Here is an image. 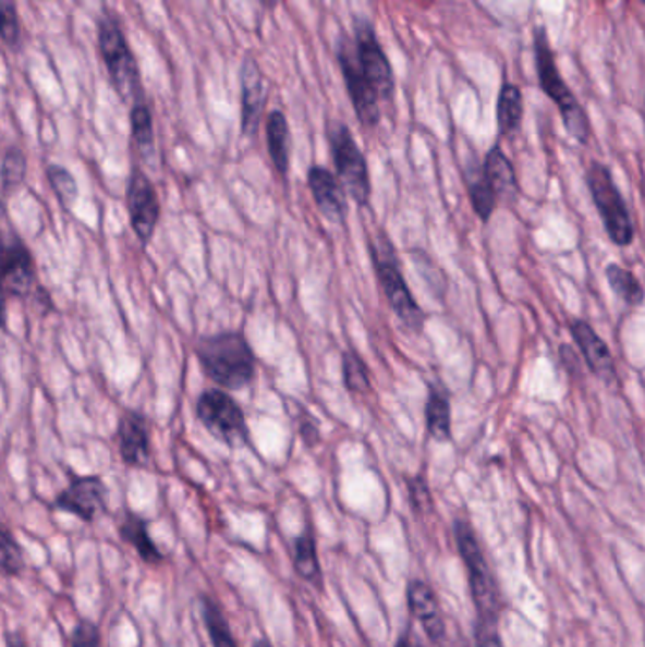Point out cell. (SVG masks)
Returning <instances> with one entry per match:
<instances>
[{
	"label": "cell",
	"instance_id": "6da1fadb",
	"mask_svg": "<svg viewBox=\"0 0 645 647\" xmlns=\"http://www.w3.org/2000/svg\"><path fill=\"white\" fill-rule=\"evenodd\" d=\"M203 371L220 389L243 390L256 377V354L241 331H220L197 341Z\"/></svg>",
	"mask_w": 645,
	"mask_h": 647
},
{
	"label": "cell",
	"instance_id": "7a4b0ae2",
	"mask_svg": "<svg viewBox=\"0 0 645 647\" xmlns=\"http://www.w3.org/2000/svg\"><path fill=\"white\" fill-rule=\"evenodd\" d=\"M369 256L374 261L375 274L379 279L380 288L385 292L390 309L394 310L395 317L402 322L405 330L411 333H421L426 315L421 309V305L416 303L413 292L403 277L402 264L395 254L392 241L380 233L375 241H369Z\"/></svg>",
	"mask_w": 645,
	"mask_h": 647
},
{
	"label": "cell",
	"instance_id": "3957f363",
	"mask_svg": "<svg viewBox=\"0 0 645 647\" xmlns=\"http://www.w3.org/2000/svg\"><path fill=\"white\" fill-rule=\"evenodd\" d=\"M534 56H536V69H538L539 86L545 95L559 107L562 122L567 127L570 137H574L580 144H587L591 138V123L587 114L581 107L575 95L568 89L567 82L560 76L555 53L549 46V38L541 27L534 30Z\"/></svg>",
	"mask_w": 645,
	"mask_h": 647
},
{
	"label": "cell",
	"instance_id": "277c9868",
	"mask_svg": "<svg viewBox=\"0 0 645 647\" xmlns=\"http://www.w3.org/2000/svg\"><path fill=\"white\" fill-rule=\"evenodd\" d=\"M99 51H101L102 63L107 66L108 80L118 97L131 105L143 99L141 72H138L135 56L131 51L120 23L115 22L112 15H102L99 20Z\"/></svg>",
	"mask_w": 645,
	"mask_h": 647
},
{
	"label": "cell",
	"instance_id": "5b68a950",
	"mask_svg": "<svg viewBox=\"0 0 645 647\" xmlns=\"http://www.w3.org/2000/svg\"><path fill=\"white\" fill-rule=\"evenodd\" d=\"M452 530H454L460 557L467 570V582H470V590L477 610V621H498L500 597L496 589L495 575L488 569L474 528L466 518H457Z\"/></svg>",
	"mask_w": 645,
	"mask_h": 647
},
{
	"label": "cell",
	"instance_id": "8992f818",
	"mask_svg": "<svg viewBox=\"0 0 645 647\" xmlns=\"http://www.w3.org/2000/svg\"><path fill=\"white\" fill-rule=\"evenodd\" d=\"M588 192L595 202L596 210L603 218L604 228L611 243L617 246H631L634 241V223L631 210L619 192L611 171L600 161H593L585 174Z\"/></svg>",
	"mask_w": 645,
	"mask_h": 647
},
{
	"label": "cell",
	"instance_id": "52a82bcc",
	"mask_svg": "<svg viewBox=\"0 0 645 647\" xmlns=\"http://www.w3.org/2000/svg\"><path fill=\"white\" fill-rule=\"evenodd\" d=\"M7 210L0 205V286L7 295L33 297L42 292L36 282L35 259L22 237L8 228Z\"/></svg>",
	"mask_w": 645,
	"mask_h": 647
},
{
	"label": "cell",
	"instance_id": "ba28073f",
	"mask_svg": "<svg viewBox=\"0 0 645 647\" xmlns=\"http://www.w3.org/2000/svg\"><path fill=\"white\" fill-rule=\"evenodd\" d=\"M195 413L208 434L226 445L235 449L251 443V431L241 405L222 389L202 392L195 403Z\"/></svg>",
	"mask_w": 645,
	"mask_h": 647
},
{
	"label": "cell",
	"instance_id": "9c48e42d",
	"mask_svg": "<svg viewBox=\"0 0 645 647\" xmlns=\"http://www.w3.org/2000/svg\"><path fill=\"white\" fill-rule=\"evenodd\" d=\"M328 141L341 186L360 207H367L372 199L369 169L364 154L352 137L351 130L344 123L331 122L328 125Z\"/></svg>",
	"mask_w": 645,
	"mask_h": 647
},
{
	"label": "cell",
	"instance_id": "30bf717a",
	"mask_svg": "<svg viewBox=\"0 0 645 647\" xmlns=\"http://www.w3.org/2000/svg\"><path fill=\"white\" fill-rule=\"evenodd\" d=\"M354 53L379 101H390L394 95V74L377 40L374 25L366 17H354Z\"/></svg>",
	"mask_w": 645,
	"mask_h": 647
},
{
	"label": "cell",
	"instance_id": "8fae6325",
	"mask_svg": "<svg viewBox=\"0 0 645 647\" xmlns=\"http://www.w3.org/2000/svg\"><path fill=\"white\" fill-rule=\"evenodd\" d=\"M338 61L354 107V114L364 127H375L380 120L379 97L360 69L354 44L349 40V36L343 35L339 38Z\"/></svg>",
	"mask_w": 645,
	"mask_h": 647
},
{
	"label": "cell",
	"instance_id": "7c38bea8",
	"mask_svg": "<svg viewBox=\"0 0 645 647\" xmlns=\"http://www.w3.org/2000/svg\"><path fill=\"white\" fill-rule=\"evenodd\" d=\"M125 205H127L131 228L135 231L136 239L144 246L150 245L156 228H158L159 216H161V203H159L156 186L138 167L131 171L130 180H127Z\"/></svg>",
	"mask_w": 645,
	"mask_h": 647
},
{
	"label": "cell",
	"instance_id": "4fadbf2b",
	"mask_svg": "<svg viewBox=\"0 0 645 647\" xmlns=\"http://www.w3.org/2000/svg\"><path fill=\"white\" fill-rule=\"evenodd\" d=\"M108 489L97 475H72L65 490H61L53 500V510L71 513L84 523H94L95 518L107 513Z\"/></svg>",
	"mask_w": 645,
	"mask_h": 647
},
{
	"label": "cell",
	"instance_id": "5bb4252c",
	"mask_svg": "<svg viewBox=\"0 0 645 647\" xmlns=\"http://www.w3.org/2000/svg\"><path fill=\"white\" fill-rule=\"evenodd\" d=\"M118 451L123 464L131 467H146L150 464V423L138 411L127 410L118 420Z\"/></svg>",
	"mask_w": 645,
	"mask_h": 647
},
{
	"label": "cell",
	"instance_id": "9a60e30c",
	"mask_svg": "<svg viewBox=\"0 0 645 647\" xmlns=\"http://www.w3.org/2000/svg\"><path fill=\"white\" fill-rule=\"evenodd\" d=\"M241 131L244 137L258 133L261 115L266 110L267 91L264 74L256 59L244 58L241 65Z\"/></svg>",
	"mask_w": 645,
	"mask_h": 647
},
{
	"label": "cell",
	"instance_id": "2e32d148",
	"mask_svg": "<svg viewBox=\"0 0 645 647\" xmlns=\"http://www.w3.org/2000/svg\"><path fill=\"white\" fill-rule=\"evenodd\" d=\"M570 333L593 375L603 379L606 384H613L617 381L616 359L611 356L610 346L606 345L595 328L585 320H572Z\"/></svg>",
	"mask_w": 645,
	"mask_h": 647
},
{
	"label": "cell",
	"instance_id": "e0dca14e",
	"mask_svg": "<svg viewBox=\"0 0 645 647\" xmlns=\"http://www.w3.org/2000/svg\"><path fill=\"white\" fill-rule=\"evenodd\" d=\"M307 182L316 207L322 212L324 218L333 223H343L349 215V203L338 176L330 173L326 167L315 166L308 169Z\"/></svg>",
	"mask_w": 645,
	"mask_h": 647
},
{
	"label": "cell",
	"instance_id": "ac0fdd59",
	"mask_svg": "<svg viewBox=\"0 0 645 647\" xmlns=\"http://www.w3.org/2000/svg\"><path fill=\"white\" fill-rule=\"evenodd\" d=\"M409 610L421 621L424 633L428 634L431 642H441L447 634L441 611H439L438 598L434 595L430 585L423 579H413L407 585Z\"/></svg>",
	"mask_w": 645,
	"mask_h": 647
},
{
	"label": "cell",
	"instance_id": "d6986e66",
	"mask_svg": "<svg viewBox=\"0 0 645 647\" xmlns=\"http://www.w3.org/2000/svg\"><path fill=\"white\" fill-rule=\"evenodd\" d=\"M118 536L127 546L135 549V553L138 554V559L144 564L159 566V564L167 562V554L151 539L150 530H148V521L143 515L135 513V511H123L122 518L118 523Z\"/></svg>",
	"mask_w": 645,
	"mask_h": 647
},
{
	"label": "cell",
	"instance_id": "ffe728a7",
	"mask_svg": "<svg viewBox=\"0 0 645 647\" xmlns=\"http://www.w3.org/2000/svg\"><path fill=\"white\" fill-rule=\"evenodd\" d=\"M483 173L487 176L488 184L495 190L496 199L513 202L519 194L515 169L511 166L510 158L503 154L500 146L490 148L483 163Z\"/></svg>",
	"mask_w": 645,
	"mask_h": 647
},
{
	"label": "cell",
	"instance_id": "44dd1931",
	"mask_svg": "<svg viewBox=\"0 0 645 647\" xmlns=\"http://www.w3.org/2000/svg\"><path fill=\"white\" fill-rule=\"evenodd\" d=\"M426 428L431 438L438 441L451 439V395L445 389L443 382H430L428 387V402H426Z\"/></svg>",
	"mask_w": 645,
	"mask_h": 647
},
{
	"label": "cell",
	"instance_id": "7402d4cb",
	"mask_svg": "<svg viewBox=\"0 0 645 647\" xmlns=\"http://www.w3.org/2000/svg\"><path fill=\"white\" fill-rule=\"evenodd\" d=\"M267 150L271 156L272 166L284 179L290 169V127H288L287 115L280 110H272L267 115L266 123Z\"/></svg>",
	"mask_w": 645,
	"mask_h": 647
},
{
	"label": "cell",
	"instance_id": "603a6c76",
	"mask_svg": "<svg viewBox=\"0 0 645 647\" xmlns=\"http://www.w3.org/2000/svg\"><path fill=\"white\" fill-rule=\"evenodd\" d=\"M199 610H202L203 625L207 628L208 640L212 647H239L235 636L231 633L230 621L215 598L205 593L199 595Z\"/></svg>",
	"mask_w": 645,
	"mask_h": 647
},
{
	"label": "cell",
	"instance_id": "cb8c5ba5",
	"mask_svg": "<svg viewBox=\"0 0 645 647\" xmlns=\"http://www.w3.org/2000/svg\"><path fill=\"white\" fill-rule=\"evenodd\" d=\"M464 180H466L467 195H470V202H472L475 215H477L480 222L487 223L496 210L498 199H496L495 190L490 187L487 176L483 173V167L477 166V163L467 166Z\"/></svg>",
	"mask_w": 645,
	"mask_h": 647
},
{
	"label": "cell",
	"instance_id": "d4e9b609",
	"mask_svg": "<svg viewBox=\"0 0 645 647\" xmlns=\"http://www.w3.org/2000/svg\"><path fill=\"white\" fill-rule=\"evenodd\" d=\"M523 94L515 84L506 82L498 95V130L503 137H513L523 123Z\"/></svg>",
	"mask_w": 645,
	"mask_h": 647
},
{
	"label": "cell",
	"instance_id": "484cf974",
	"mask_svg": "<svg viewBox=\"0 0 645 647\" xmlns=\"http://www.w3.org/2000/svg\"><path fill=\"white\" fill-rule=\"evenodd\" d=\"M131 135L144 161L151 163V158L156 154V135H154L151 110L144 101V97L131 105Z\"/></svg>",
	"mask_w": 645,
	"mask_h": 647
},
{
	"label": "cell",
	"instance_id": "4316f807",
	"mask_svg": "<svg viewBox=\"0 0 645 647\" xmlns=\"http://www.w3.org/2000/svg\"><path fill=\"white\" fill-rule=\"evenodd\" d=\"M294 566L297 575L307 583H315L322 587V570L316 554L315 536L311 530H305L294 541Z\"/></svg>",
	"mask_w": 645,
	"mask_h": 647
},
{
	"label": "cell",
	"instance_id": "83f0119b",
	"mask_svg": "<svg viewBox=\"0 0 645 647\" xmlns=\"http://www.w3.org/2000/svg\"><path fill=\"white\" fill-rule=\"evenodd\" d=\"M606 279L610 284L613 294L629 307H638L644 303V288L642 282L634 277L632 271L624 269V267L610 264L606 267Z\"/></svg>",
	"mask_w": 645,
	"mask_h": 647
},
{
	"label": "cell",
	"instance_id": "f1b7e54d",
	"mask_svg": "<svg viewBox=\"0 0 645 647\" xmlns=\"http://www.w3.org/2000/svg\"><path fill=\"white\" fill-rule=\"evenodd\" d=\"M25 570V554L8 526L0 525V575L20 577Z\"/></svg>",
	"mask_w": 645,
	"mask_h": 647
},
{
	"label": "cell",
	"instance_id": "f546056e",
	"mask_svg": "<svg viewBox=\"0 0 645 647\" xmlns=\"http://www.w3.org/2000/svg\"><path fill=\"white\" fill-rule=\"evenodd\" d=\"M25 176H27V158H25V154L17 146H10L7 154H4V158H2V166H0L2 192L7 195L14 194L15 190L22 186Z\"/></svg>",
	"mask_w": 645,
	"mask_h": 647
},
{
	"label": "cell",
	"instance_id": "4dcf8cb0",
	"mask_svg": "<svg viewBox=\"0 0 645 647\" xmlns=\"http://www.w3.org/2000/svg\"><path fill=\"white\" fill-rule=\"evenodd\" d=\"M46 176H48L53 194L58 197L59 205L63 209L71 210L78 199V184L74 176L66 171L65 167L56 166V163L48 166Z\"/></svg>",
	"mask_w": 645,
	"mask_h": 647
},
{
	"label": "cell",
	"instance_id": "1f68e13d",
	"mask_svg": "<svg viewBox=\"0 0 645 647\" xmlns=\"http://www.w3.org/2000/svg\"><path fill=\"white\" fill-rule=\"evenodd\" d=\"M341 362H343V381L346 390L354 392V394L369 392L372 381H369L366 362L352 351H344L341 354Z\"/></svg>",
	"mask_w": 645,
	"mask_h": 647
},
{
	"label": "cell",
	"instance_id": "d6a6232c",
	"mask_svg": "<svg viewBox=\"0 0 645 647\" xmlns=\"http://www.w3.org/2000/svg\"><path fill=\"white\" fill-rule=\"evenodd\" d=\"M0 40L10 50L17 51L22 46V22L15 0H0Z\"/></svg>",
	"mask_w": 645,
	"mask_h": 647
},
{
	"label": "cell",
	"instance_id": "836d02e7",
	"mask_svg": "<svg viewBox=\"0 0 645 647\" xmlns=\"http://www.w3.org/2000/svg\"><path fill=\"white\" fill-rule=\"evenodd\" d=\"M71 647H102L101 628L92 619H78L71 634Z\"/></svg>",
	"mask_w": 645,
	"mask_h": 647
},
{
	"label": "cell",
	"instance_id": "e575fe53",
	"mask_svg": "<svg viewBox=\"0 0 645 647\" xmlns=\"http://www.w3.org/2000/svg\"><path fill=\"white\" fill-rule=\"evenodd\" d=\"M407 487L409 500H411L413 510L418 511V513L431 511L434 500H431V492L430 489H428V483H426V479H424L423 475H416V477H413V479H409Z\"/></svg>",
	"mask_w": 645,
	"mask_h": 647
},
{
	"label": "cell",
	"instance_id": "d590c367",
	"mask_svg": "<svg viewBox=\"0 0 645 647\" xmlns=\"http://www.w3.org/2000/svg\"><path fill=\"white\" fill-rule=\"evenodd\" d=\"M475 646L503 647L502 636L498 631V621H477L475 623Z\"/></svg>",
	"mask_w": 645,
	"mask_h": 647
},
{
	"label": "cell",
	"instance_id": "8d00e7d4",
	"mask_svg": "<svg viewBox=\"0 0 645 647\" xmlns=\"http://www.w3.org/2000/svg\"><path fill=\"white\" fill-rule=\"evenodd\" d=\"M560 362L567 367L568 375L572 377H580L581 375V359L580 354H575L574 349L570 345L560 346Z\"/></svg>",
	"mask_w": 645,
	"mask_h": 647
},
{
	"label": "cell",
	"instance_id": "74e56055",
	"mask_svg": "<svg viewBox=\"0 0 645 647\" xmlns=\"http://www.w3.org/2000/svg\"><path fill=\"white\" fill-rule=\"evenodd\" d=\"M300 436L308 447L316 445L320 441V430H318V425L313 418L303 417L302 423H300Z\"/></svg>",
	"mask_w": 645,
	"mask_h": 647
},
{
	"label": "cell",
	"instance_id": "f35d334b",
	"mask_svg": "<svg viewBox=\"0 0 645 647\" xmlns=\"http://www.w3.org/2000/svg\"><path fill=\"white\" fill-rule=\"evenodd\" d=\"M4 642L7 647H29V642L25 640L22 631H8Z\"/></svg>",
	"mask_w": 645,
	"mask_h": 647
},
{
	"label": "cell",
	"instance_id": "ab89813d",
	"mask_svg": "<svg viewBox=\"0 0 645 647\" xmlns=\"http://www.w3.org/2000/svg\"><path fill=\"white\" fill-rule=\"evenodd\" d=\"M395 647H423L421 646V642L416 640L413 633H411V628H407L405 633L400 634V638L395 642Z\"/></svg>",
	"mask_w": 645,
	"mask_h": 647
},
{
	"label": "cell",
	"instance_id": "60d3db41",
	"mask_svg": "<svg viewBox=\"0 0 645 647\" xmlns=\"http://www.w3.org/2000/svg\"><path fill=\"white\" fill-rule=\"evenodd\" d=\"M0 330H7V294L0 286Z\"/></svg>",
	"mask_w": 645,
	"mask_h": 647
},
{
	"label": "cell",
	"instance_id": "b9f144b4",
	"mask_svg": "<svg viewBox=\"0 0 645 647\" xmlns=\"http://www.w3.org/2000/svg\"><path fill=\"white\" fill-rule=\"evenodd\" d=\"M259 4L267 8V10H272V8L279 7L280 0H259Z\"/></svg>",
	"mask_w": 645,
	"mask_h": 647
},
{
	"label": "cell",
	"instance_id": "7bdbcfd3",
	"mask_svg": "<svg viewBox=\"0 0 645 647\" xmlns=\"http://www.w3.org/2000/svg\"><path fill=\"white\" fill-rule=\"evenodd\" d=\"M252 647H272V644L267 638H259V640L254 642Z\"/></svg>",
	"mask_w": 645,
	"mask_h": 647
},
{
	"label": "cell",
	"instance_id": "ee69618b",
	"mask_svg": "<svg viewBox=\"0 0 645 647\" xmlns=\"http://www.w3.org/2000/svg\"><path fill=\"white\" fill-rule=\"evenodd\" d=\"M640 2H644V0H640Z\"/></svg>",
	"mask_w": 645,
	"mask_h": 647
}]
</instances>
